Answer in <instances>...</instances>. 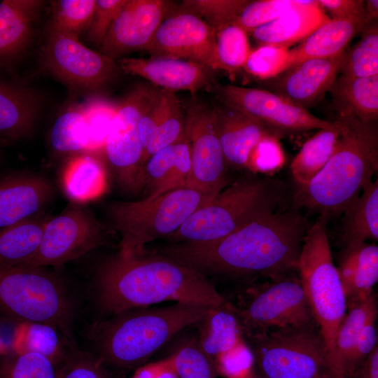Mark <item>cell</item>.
<instances>
[{
  "mask_svg": "<svg viewBox=\"0 0 378 378\" xmlns=\"http://www.w3.org/2000/svg\"><path fill=\"white\" fill-rule=\"evenodd\" d=\"M132 378H178L170 356L139 367Z\"/></svg>",
  "mask_w": 378,
  "mask_h": 378,
  "instance_id": "53",
  "label": "cell"
},
{
  "mask_svg": "<svg viewBox=\"0 0 378 378\" xmlns=\"http://www.w3.org/2000/svg\"><path fill=\"white\" fill-rule=\"evenodd\" d=\"M267 279L246 287L236 302L227 300L243 337L286 328H317L299 276L289 273Z\"/></svg>",
  "mask_w": 378,
  "mask_h": 378,
  "instance_id": "9",
  "label": "cell"
},
{
  "mask_svg": "<svg viewBox=\"0 0 378 378\" xmlns=\"http://www.w3.org/2000/svg\"><path fill=\"white\" fill-rule=\"evenodd\" d=\"M146 51L152 57L183 59L218 69L215 31L190 13L174 12L167 17Z\"/></svg>",
  "mask_w": 378,
  "mask_h": 378,
  "instance_id": "16",
  "label": "cell"
},
{
  "mask_svg": "<svg viewBox=\"0 0 378 378\" xmlns=\"http://www.w3.org/2000/svg\"><path fill=\"white\" fill-rule=\"evenodd\" d=\"M327 222L318 218L310 225L302 245L297 271L325 345L330 373L337 333L346 314L347 304L332 258Z\"/></svg>",
  "mask_w": 378,
  "mask_h": 378,
  "instance_id": "7",
  "label": "cell"
},
{
  "mask_svg": "<svg viewBox=\"0 0 378 378\" xmlns=\"http://www.w3.org/2000/svg\"><path fill=\"white\" fill-rule=\"evenodd\" d=\"M104 227L85 204L71 202L46 222L38 249L24 267L59 266L104 244Z\"/></svg>",
  "mask_w": 378,
  "mask_h": 378,
  "instance_id": "15",
  "label": "cell"
},
{
  "mask_svg": "<svg viewBox=\"0 0 378 378\" xmlns=\"http://www.w3.org/2000/svg\"><path fill=\"white\" fill-rule=\"evenodd\" d=\"M365 15L368 24L377 21L378 17V1H366V3H365Z\"/></svg>",
  "mask_w": 378,
  "mask_h": 378,
  "instance_id": "55",
  "label": "cell"
},
{
  "mask_svg": "<svg viewBox=\"0 0 378 378\" xmlns=\"http://www.w3.org/2000/svg\"><path fill=\"white\" fill-rule=\"evenodd\" d=\"M0 378H57L55 365L36 353L6 354L0 360Z\"/></svg>",
  "mask_w": 378,
  "mask_h": 378,
  "instance_id": "43",
  "label": "cell"
},
{
  "mask_svg": "<svg viewBox=\"0 0 378 378\" xmlns=\"http://www.w3.org/2000/svg\"><path fill=\"white\" fill-rule=\"evenodd\" d=\"M191 168L188 139L184 130L171 145L150 156L144 167V198H153L185 187Z\"/></svg>",
  "mask_w": 378,
  "mask_h": 378,
  "instance_id": "22",
  "label": "cell"
},
{
  "mask_svg": "<svg viewBox=\"0 0 378 378\" xmlns=\"http://www.w3.org/2000/svg\"><path fill=\"white\" fill-rule=\"evenodd\" d=\"M288 50L281 46H260L251 50L243 69L258 79L275 78L286 71Z\"/></svg>",
  "mask_w": 378,
  "mask_h": 378,
  "instance_id": "48",
  "label": "cell"
},
{
  "mask_svg": "<svg viewBox=\"0 0 378 378\" xmlns=\"http://www.w3.org/2000/svg\"><path fill=\"white\" fill-rule=\"evenodd\" d=\"M176 10L165 0H127L99 46L116 61L131 52L146 50L162 21Z\"/></svg>",
  "mask_w": 378,
  "mask_h": 378,
  "instance_id": "17",
  "label": "cell"
},
{
  "mask_svg": "<svg viewBox=\"0 0 378 378\" xmlns=\"http://www.w3.org/2000/svg\"><path fill=\"white\" fill-rule=\"evenodd\" d=\"M50 217L43 211L0 229V267H24L35 255Z\"/></svg>",
  "mask_w": 378,
  "mask_h": 378,
  "instance_id": "29",
  "label": "cell"
},
{
  "mask_svg": "<svg viewBox=\"0 0 378 378\" xmlns=\"http://www.w3.org/2000/svg\"><path fill=\"white\" fill-rule=\"evenodd\" d=\"M246 378H248V377H246Z\"/></svg>",
  "mask_w": 378,
  "mask_h": 378,
  "instance_id": "58",
  "label": "cell"
},
{
  "mask_svg": "<svg viewBox=\"0 0 378 378\" xmlns=\"http://www.w3.org/2000/svg\"><path fill=\"white\" fill-rule=\"evenodd\" d=\"M353 378H378V346L361 364Z\"/></svg>",
  "mask_w": 378,
  "mask_h": 378,
  "instance_id": "54",
  "label": "cell"
},
{
  "mask_svg": "<svg viewBox=\"0 0 378 378\" xmlns=\"http://www.w3.org/2000/svg\"><path fill=\"white\" fill-rule=\"evenodd\" d=\"M96 0L51 1L49 28L76 36L88 30L94 15Z\"/></svg>",
  "mask_w": 378,
  "mask_h": 378,
  "instance_id": "39",
  "label": "cell"
},
{
  "mask_svg": "<svg viewBox=\"0 0 378 378\" xmlns=\"http://www.w3.org/2000/svg\"><path fill=\"white\" fill-rule=\"evenodd\" d=\"M253 363V353L244 339L214 360L217 374L227 378L247 377Z\"/></svg>",
  "mask_w": 378,
  "mask_h": 378,
  "instance_id": "49",
  "label": "cell"
},
{
  "mask_svg": "<svg viewBox=\"0 0 378 378\" xmlns=\"http://www.w3.org/2000/svg\"><path fill=\"white\" fill-rule=\"evenodd\" d=\"M342 76L364 78L378 75V26L372 22L363 31L360 40L346 54Z\"/></svg>",
  "mask_w": 378,
  "mask_h": 378,
  "instance_id": "38",
  "label": "cell"
},
{
  "mask_svg": "<svg viewBox=\"0 0 378 378\" xmlns=\"http://www.w3.org/2000/svg\"><path fill=\"white\" fill-rule=\"evenodd\" d=\"M223 105L240 111L280 134L333 128L334 122L318 118L284 97L270 91L216 81L206 89Z\"/></svg>",
  "mask_w": 378,
  "mask_h": 378,
  "instance_id": "14",
  "label": "cell"
},
{
  "mask_svg": "<svg viewBox=\"0 0 378 378\" xmlns=\"http://www.w3.org/2000/svg\"><path fill=\"white\" fill-rule=\"evenodd\" d=\"M248 0H186L181 4V12L194 14L216 32L233 24Z\"/></svg>",
  "mask_w": 378,
  "mask_h": 378,
  "instance_id": "42",
  "label": "cell"
},
{
  "mask_svg": "<svg viewBox=\"0 0 378 378\" xmlns=\"http://www.w3.org/2000/svg\"><path fill=\"white\" fill-rule=\"evenodd\" d=\"M39 107L33 89L0 80V138L15 141L29 135Z\"/></svg>",
  "mask_w": 378,
  "mask_h": 378,
  "instance_id": "26",
  "label": "cell"
},
{
  "mask_svg": "<svg viewBox=\"0 0 378 378\" xmlns=\"http://www.w3.org/2000/svg\"><path fill=\"white\" fill-rule=\"evenodd\" d=\"M311 225L299 210L281 209L220 239L171 243L157 251L205 275L271 276L297 270Z\"/></svg>",
  "mask_w": 378,
  "mask_h": 378,
  "instance_id": "1",
  "label": "cell"
},
{
  "mask_svg": "<svg viewBox=\"0 0 378 378\" xmlns=\"http://www.w3.org/2000/svg\"><path fill=\"white\" fill-rule=\"evenodd\" d=\"M163 111L153 136L144 151V167L153 155L175 142L183 133L186 116L181 102L174 92L161 89Z\"/></svg>",
  "mask_w": 378,
  "mask_h": 378,
  "instance_id": "36",
  "label": "cell"
},
{
  "mask_svg": "<svg viewBox=\"0 0 378 378\" xmlns=\"http://www.w3.org/2000/svg\"><path fill=\"white\" fill-rule=\"evenodd\" d=\"M62 185L70 202L85 204L107 191V174L103 163L94 154L82 153L74 155L65 165Z\"/></svg>",
  "mask_w": 378,
  "mask_h": 378,
  "instance_id": "28",
  "label": "cell"
},
{
  "mask_svg": "<svg viewBox=\"0 0 378 378\" xmlns=\"http://www.w3.org/2000/svg\"><path fill=\"white\" fill-rule=\"evenodd\" d=\"M318 2L330 13L332 19L365 18L364 1L318 0Z\"/></svg>",
  "mask_w": 378,
  "mask_h": 378,
  "instance_id": "52",
  "label": "cell"
},
{
  "mask_svg": "<svg viewBox=\"0 0 378 378\" xmlns=\"http://www.w3.org/2000/svg\"><path fill=\"white\" fill-rule=\"evenodd\" d=\"M334 122L335 127L319 130L308 139L293 160L290 170L295 184L308 183L328 162L340 134L339 125Z\"/></svg>",
  "mask_w": 378,
  "mask_h": 378,
  "instance_id": "33",
  "label": "cell"
},
{
  "mask_svg": "<svg viewBox=\"0 0 378 378\" xmlns=\"http://www.w3.org/2000/svg\"><path fill=\"white\" fill-rule=\"evenodd\" d=\"M214 108L218 139L226 165L246 170L253 147L265 134L273 131L237 109L223 104Z\"/></svg>",
  "mask_w": 378,
  "mask_h": 378,
  "instance_id": "21",
  "label": "cell"
},
{
  "mask_svg": "<svg viewBox=\"0 0 378 378\" xmlns=\"http://www.w3.org/2000/svg\"><path fill=\"white\" fill-rule=\"evenodd\" d=\"M377 312L370 316L361 330L347 363L346 378H353L361 364L377 346Z\"/></svg>",
  "mask_w": 378,
  "mask_h": 378,
  "instance_id": "51",
  "label": "cell"
},
{
  "mask_svg": "<svg viewBox=\"0 0 378 378\" xmlns=\"http://www.w3.org/2000/svg\"><path fill=\"white\" fill-rule=\"evenodd\" d=\"M96 285L100 304L113 315L167 301L208 307L227 302L204 274L157 253L111 256L98 268Z\"/></svg>",
  "mask_w": 378,
  "mask_h": 378,
  "instance_id": "2",
  "label": "cell"
},
{
  "mask_svg": "<svg viewBox=\"0 0 378 378\" xmlns=\"http://www.w3.org/2000/svg\"><path fill=\"white\" fill-rule=\"evenodd\" d=\"M197 342L202 351L213 360L219 354L244 340L238 318L231 304L209 307L199 321Z\"/></svg>",
  "mask_w": 378,
  "mask_h": 378,
  "instance_id": "32",
  "label": "cell"
},
{
  "mask_svg": "<svg viewBox=\"0 0 378 378\" xmlns=\"http://www.w3.org/2000/svg\"><path fill=\"white\" fill-rule=\"evenodd\" d=\"M50 139L52 148L62 153L79 154L87 150L89 134L80 106L71 107L57 117Z\"/></svg>",
  "mask_w": 378,
  "mask_h": 378,
  "instance_id": "37",
  "label": "cell"
},
{
  "mask_svg": "<svg viewBox=\"0 0 378 378\" xmlns=\"http://www.w3.org/2000/svg\"><path fill=\"white\" fill-rule=\"evenodd\" d=\"M329 20L318 1L308 0L305 4L256 28L251 34L260 46L270 45L288 48L304 40Z\"/></svg>",
  "mask_w": 378,
  "mask_h": 378,
  "instance_id": "24",
  "label": "cell"
},
{
  "mask_svg": "<svg viewBox=\"0 0 378 378\" xmlns=\"http://www.w3.org/2000/svg\"><path fill=\"white\" fill-rule=\"evenodd\" d=\"M288 200L284 182L249 173L197 209L166 239L171 243L218 240L264 216L288 208Z\"/></svg>",
  "mask_w": 378,
  "mask_h": 378,
  "instance_id": "5",
  "label": "cell"
},
{
  "mask_svg": "<svg viewBox=\"0 0 378 378\" xmlns=\"http://www.w3.org/2000/svg\"><path fill=\"white\" fill-rule=\"evenodd\" d=\"M8 354V347L0 335V357L4 356Z\"/></svg>",
  "mask_w": 378,
  "mask_h": 378,
  "instance_id": "56",
  "label": "cell"
},
{
  "mask_svg": "<svg viewBox=\"0 0 378 378\" xmlns=\"http://www.w3.org/2000/svg\"><path fill=\"white\" fill-rule=\"evenodd\" d=\"M39 55L50 74L75 90H99L122 71L116 61L88 48L78 36L50 28Z\"/></svg>",
  "mask_w": 378,
  "mask_h": 378,
  "instance_id": "12",
  "label": "cell"
},
{
  "mask_svg": "<svg viewBox=\"0 0 378 378\" xmlns=\"http://www.w3.org/2000/svg\"><path fill=\"white\" fill-rule=\"evenodd\" d=\"M57 364V378H109L102 361L80 350L74 341L64 340L62 356Z\"/></svg>",
  "mask_w": 378,
  "mask_h": 378,
  "instance_id": "44",
  "label": "cell"
},
{
  "mask_svg": "<svg viewBox=\"0 0 378 378\" xmlns=\"http://www.w3.org/2000/svg\"><path fill=\"white\" fill-rule=\"evenodd\" d=\"M368 24L364 18L330 19L288 50L286 70L307 59L342 54L352 38Z\"/></svg>",
  "mask_w": 378,
  "mask_h": 378,
  "instance_id": "23",
  "label": "cell"
},
{
  "mask_svg": "<svg viewBox=\"0 0 378 378\" xmlns=\"http://www.w3.org/2000/svg\"><path fill=\"white\" fill-rule=\"evenodd\" d=\"M159 88L139 85L120 103L112 120L104 146L120 188L129 194L142 192L144 148L139 120L156 98Z\"/></svg>",
  "mask_w": 378,
  "mask_h": 378,
  "instance_id": "11",
  "label": "cell"
},
{
  "mask_svg": "<svg viewBox=\"0 0 378 378\" xmlns=\"http://www.w3.org/2000/svg\"><path fill=\"white\" fill-rule=\"evenodd\" d=\"M0 313L54 326L74 341L73 307L62 281L43 267H0Z\"/></svg>",
  "mask_w": 378,
  "mask_h": 378,
  "instance_id": "8",
  "label": "cell"
},
{
  "mask_svg": "<svg viewBox=\"0 0 378 378\" xmlns=\"http://www.w3.org/2000/svg\"><path fill=\"white\" fill-rule=\"evenodd\" d=\"M209 308L176 302L130 309L95 323L88 335L103 363L126 370L139 368L176 334L200 321Z\"/></svg>",
  "mask_w": 378,
  "mask_h": 378,
  "instance_id": "4",
  "label": "cell"
},
{
  "mask_svg": "<svg viewBox=\"0 0 378 378\" xmlns=\"http://www.w3.org/2000/svg\"><path fill=\"white\" fill-rule=\"evenodd\" d=\"M337 270L347 309L368 299L378 280V246L365 242L345 248Z\"/></svg>",
  "mask_w": 378,
  "mask_h": 378,
  "instance_id": "25",
  "label": "cell"
},
{
  "mask_svg": "<svg viewBox=\"0 0 378 378\" xmlns=\"http://www.w3.org/2000/svg\"><path fill=\"white\" fill-rule=\"evenodd\" d=\"M346 54L304 60L276 76L271 88L276 94L306 108L320 101L330 90L341 71Z\"/></svg>",
  "mask_w": 378,
  "mask_h": 378,
  "instance_id": "19",
  "label": "cell"
},
{
  "mask_svg": "<svg viewBox=\"0 0 378 378\" xmlns=\"http://www.w3.org/2000/svg\"><path fill=\"white\" fill-rule=\"evenodd\" d=\"M119 104L107 98L93 97L80 106L89 134L87 150L94 154L104 150L112 120Z\"/></svg>",
  "mask_w": 378,
  "mask_h": 378,
  "instance_id": "41",
  "label": "cell"
},
{
  "mask_svg": "<svg viewBox=\"0 0 378 378\" xmlns=\"http://www.w3.org/2000/svg\"><path fill=\"white\" fill-rule=\"evenodd\" d=\"M43 4L39 0L0 2V64L19 56L27 47Z\"/></svg>",
  "mask_w": 378,
  "mask_h": 378,
  "instance_id": "27",
  "label": "cell"
},
{
  "mask_svg": "<svg viewBox=\"0 0 378 378\" xmlns=\"http://www.w3.org/2000/svg\"><path fill=\"white\" fill-rule=\"evenodd\" d=\"M122 71L142 77L160 89L187 90L192 94L216 82L214 70L196 62L162 58L122 57L116 60Z\"/></svg>",
  "mask_w": 378,
  "mask_h": 378,
  "instance_id": "18",
  "label": "cell"
},
{
  "mask_svg": "<svg viewBox=\"0 0 378 378\" xmlns=\"http://www.w3.org/2000/svg\"><path fill=\"white\" fill-rule=\"evenodd\" d=\"M127 1V0H96L95 10L88 29V38L92 43L101 46Z\"/></svg>",
  "mask_w": 378,
  "mask_h": 378,
  "instance_id": "50",
  "label": "cell"
},
{
  "mask_svg": "<svg viewBox=\"0 0 378 378\" xmlns=\"http://www.w3.org/2000/svg\"><path fill=\"white\" fill-rule=\"evenodd\" d=\"M171 357L178 378H216L214 362L197 339L183 344Z\"/></svg>",
  "mask_w": 378,
  "mask_h": 378,
  "instance_id": "46",
  "label": "cell"
},
{
  "mask_svg": "<svg viewBox=\"0 0 378 378\" xmlns=\"http://www.w3.org/2000/svg\"><path fill=\"white\" fill-rule=\"evenodd\" d=\"M64 338L52 326L38 322L21 321L13 332V353H36L48 358L56 366L63 353Z\"/></svg>",
  "mask_w": 378,
  "mask_h": 378,
  "instance_id": "35",
  "label": "cell"
},
{
  "mask_svg": "<svg viewBox=\"0 0 378 378\" xmlns=\"http://www.w3.org/2000/svg\"><path fill=\"white\" fill-rule=\"evenodd\" d=\"M246 339L262 378H317L330 374L317 328L276 329Z\"/></svg>",
  "mask_w": 378,
  "mask_h": 378,
  "instance_id": "10",
  "label": "cell"
},
{
  "mask_svg": "<svg viewBox=\"0 0 378 378\" xmlns=\"http://www.w3.org/2000/svg\"><path fill=\"white\" fill-rule=\"evenodd\" d=\"M308 0L249 1L233 24L247 34L276 19L283 13L304 5Z\"/></svg>",
  "mask_w": 378,
  "mask_h": 378,
  "instance_id": "45",
  "label": "cell"
},
{
  "mask_svg": "<svg viewBox=\"0 0 378 378\" xmlns=\"http://www.w3.org/2000/svg\"><path fill=\"white\" fill-rule=\"evenodd\" d=\"M339 114L352 115L365 122L378 117V75L364 78L342 76L330 90Z\"/></svg>",
  "mask_w": 378,
  "mask_h": 378,
  "instance_id": "31",
  "label": "cell"
},
{
  "mask_svg": "<svg viewBox=\"0 0 378 378\" xmlns=\"http://www.w3.org/2000/svg\"><path fill=\"white\" fill-rule=\"evenodd\" d=\"M317 378H332L330 374H323Z\"/></svg>",
  "mask_w": 378,
  "mask_h": 378,
  "instance_id": "57",
  "label": "cell"
},
{
  "mask_svg": "<svg viewBox=\"0 0 378 378\" xmlns=\"http://www.w3.org/2000/svg\"><path fill=\"white\" fill-rule=\"evenodd\" d=\"M54 188L46 178L15 173L0 178V229L43 211Z\"/></svg>",
  "mask_w": 378,
  "mask_h": 378,
  "instance_id": "20",
  "label": "cell"
},
{
  "mask_svg": "<svg viewBox=\"0 0 378 378\" xmlns=\"http://www.w3.org/2000/svg\"><path fill=\"white\" fill-rule=\"evenodd\" d=\"M185 116L191 158L185 187L212 200L231 183L218 139L215 108L192 97L186 105Z\"/></svg>",
  "mask_w": 378,
  "mask_h": 378,
  "instance_id": "13",
  "label": "cell"
},
{
  "mask_svg": "<svg viewBox=\"0 0 378 378\" xmlns=\"http://www.w3.org/2000/svg\"><path fill=\"white\" fill-rule=\"evenodd\" d=\"M344 210L342 238L345 248L378 239V181H370Z\"/></svg>",
  "mask_w": 378,
  "mask_h": 378,
  "instance_id": "30",
  "label": "cell"
},
{
  "mask_svg": "<svg viewBox=\"0 0 378 378\" xmlns=\"http://www.w3.org/2000/svg\"><path fill=\"white\" fill-rule=\"evenodd\" d=\"M211 200L186 187L138 201H113L108 205L113 229L120 236L119 253H144L146 245L176 232L199 208Z\"/></svg>",
  "mask_w": 378,
  "mask_h": 378,
  "instance_id": "6",
  "label": "cell"
},
{
  "mask_svg": "<svg viewBox=\"0 0 378 378\" xmlns=\"http://www.w3.org/2000/svg\"><path fill=\"white\" fill-rule=\"evenodd\" d=\"M340 134L323 169L308 183L295 184L291 207L319 214L326 221L342 214L378 171V130L375 122L339 114Z\"/></svg>",
  "mask_w": 378,
  "mask_h": 378,
  "instance_id": "3",
  "label": "cell"
},
{
  "mask_svg": "<svg viewBox=\"0 0 378 378\" xmlns=\"http://www.w3.org/2000/svg\"><path fill=\"white\" fill-rule=\"evenodd\" d=\"M247 33L230 24L216 34V56L218 69L234 73L243 69L250 53Z\"/></svg>",
  "mask_w": 378,
  "mask_h": 378,
  "instance_id": "40",
  "label": "cell"
},
{
  "mask_svg": "<svg viewBox=\"0 0 378 378\" xmlns=\"http://www.w3.org/2000/svg\"><path fill=\"white\" fill-rule=\"evenodd\" d=\"M377 312V302L372 295L347 309L336 336L334 360L330 371L332 378H346V369L354 344L370 316Z\"/></svg>",
  "mask_w": 378,
  "mask_h": 378,
  "instance_id": "34",
  "label": "cell"
},
{
  "mask_svg": "<svg viewBox=\"0 0 378 378\" xmlns=\"http://www.w3.org/2000/svg\"><path fill=\"white\" fill-rule=\"evenodd\" d=\"M275 132L265 134L251 151L246 170L253 174L272 175L285 164L286 156L280 139Z\"/></svg>",
  "mask_w": 378,
  "mask_h": 378,
  "instance_id": "47",
  "label": "cell"
}]
</instances>
